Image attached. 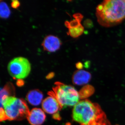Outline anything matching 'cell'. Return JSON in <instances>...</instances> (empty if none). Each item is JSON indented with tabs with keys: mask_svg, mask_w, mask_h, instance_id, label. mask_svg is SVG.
Listing matches in <instances>:
<instances>
[{
	"mask_svg": "<svg viewBox=\"0 0 125 125\" xmlns=\"http://www.w3.org/2000/svg\"><path fill=\"white\" fill-rule=\"evenodd\" d=\"M98 22L105 27L119 24L125 20V0H105L97 6Z\"/></svg>",
	"mask_w": 125,
	"mask_h": 125,
	"instance_id": "1",
	"label": "cell"
},
{
	"mask_svg": "<svg viewBox=\"0 0 125 125\" xmlns=\"http://www.w3.org/2000/svg\"><path fill=\"white\" fill-rule=\"evenodd\" d=\"M72 117L80 125H98L107 120L100 106L87 99L79 101L74 106Z\"/></svg>",
	"mask_w": 125,
	"mask_h": 125,
	"instance_id": "2",
	"label": "cell"
},
{
	"mask_svg": "<svg viewBox=\"0 0 125 125\" xmlns=\"http://www.w3.org/2000/svg\"><path fill=\"white\" fill-rule=\"evenodd\" d=\"M1 101L3 120H21L27 118L30 111L24 100L9 96Z\"/></svg>",
	"mask_w": 125,
	"mask_h": 125,
	"instance_id": "3",
	"label": "cell"
},
{
	"mask_svg": "<svg viewBox=\"0 0 125 125\" xmlns=\"http://www.w3.org/2000/svg\"><path fill=\"white\" fill-rule=\"evenodd\" d=\"M55 85L53 92H50L49 95L56 99L62 108L75 106L79 102V93L74 87L59 82Z\"/></svg>",
	"mask_w": 125,
	"mask_h": 125,
	"instance_id": "4",
	"label": "cell"
},
{
	"mask_svg": "<svg viewBox=\"0 0 125 125\" xmlns=\"http://www.w3.org/2000/svg\"><path fill=\"white\" fill-rule=\"evenodd\" d=\"M7 69L9 74L14 79L22 80L29 75L31 70V65L27 58L18 57L9 62Z\"/></svg>",
	"mask_w": 125,
	"mask_h": 125,
	"instance_id": "5",
	"label": "cell"
},
{
	"mask_svg": "<svg viewBox=\"0 0 125 125\" xmlns=\"http://www.w3.org/2000/svg\"><path fill=\"white\" fill-rule=\"evenodd\" d=\"M74 19L70 21H66L65 25L68 28L67 33L73 38H76L83 33V26L81 23L83 16L81 14H75L73 15Z\"/></svg>",
	"mask_w": 125,
	"mask_h": 125,
	"instance_id": "6",
	"label": "cell"
},
{
	"mask_svg": "<svg viewBox=\"0 0 125 125\" xmlns=\"http://www.w3.org/2000/svg\"><path fill=\"white\" fill-rule=\"evenodd\" d=\"M62 42L58 37L54 35H49L46 36L42 43L43 49L49 52H54L60 48Z\"/></svg>",
	"mask_w": 125,
	"mask_h": 125,
	"instance_id": "7",
	"label": "cell"
},
{
	"mask_svg": "<svg viewBox=\"0 0 125 125\" xmlns=\"http://www.w3.org/2000/svg\"><path fill=\"white\" fill-rule=\"evenodd\" d=\"M42 106L44 111L51 114H56L62 108L56 99L51 95L43 101Z\"/></svg>",
	"mask_w": 125,
	"mask_h": 125,
	"instance_id": "8",
	"label": "cell"
},
{
	"mask_svg": "<svg viewBox=\"0 0 125 125\" xmlns=\"http://www.w3.org/2000/svg\"><path fill=\"white\" fill-rule=\"evenodd\" d=\"M46 116L42 109L34 108L30 112L27 118L31 125H41L45 122Z\"/></svg>",
	"mask_w": 125,
	"mask_h": 125,
	"instance_id": "9",
	"label": "cell"
},
{
	"mask_svg": "<svg viewBox=\"0 0 125 125\" xmlns=\"http://www.w3.org/2000/svg\"><path fill=\"white\" fill-rule=\"evenodd\" d=\"M92 78L91 74L84 70H78L74 72L72 76V82L75 85H81L86 84Z\"/></svg>",
	"mask_w": 125,
	"mask_h": 125,
	"instance_id": "10",
	"label": "cell"
},
{
	"mask_svg": "<svg viewBox=\"0 0 125 125\" xmlns=\"http://www.w3.org/2000/svg\"><path fill=\"white\" fill-rule=\"evenodd\" d=\"M26 98L28 102L31 105L38 106L42 103L43 95L42 93L39 90H33L28 93Z\"/></svg>",
	"mask_w": 125,
	"mask_h": 125,
	"instance_id": "11",
	"label": "cell"
},
{
	"mask_svg": "<svg viewBox=\"0 0 125 125\" xmlns=\"http://www.w3.org/2000/svg\"><path fill=\"white\" fill-rule=\"evenodd\" d=\"M10 10L7 4L1 1L0 4V15L1 18L6 19L9 18L10 14Z\"/></svg>",
	"mask_w": 125,
	"mask_h": 125,
	"instance_id": "12",
	"label": "cell"
},
{
	"mask_svg": "<svg viewBox=\"0 0 125 125\" xmlns=\"http://www.w3.org/2000/svg\"><path fill=\"white\" fill-rule=\"evenodd\" d=\"M20 5V2L18 0H12L11 3V7L14 9H17Z\"/></svg>",
	"mask_w": 125,
	"mask_h": 125,
	"instance_id": "13",
	"label": "cell"
},
{
	"mask_svg": "<svg viewBox=\"0 0 125 125\" xmlns=\"http://www.w3.org/2000/svg\"><path fill=\"white\" fill-rule=\"evenodd\" d=\"M76 67L78 70H81V69L83 68V65L81 62H78L76 63Z\"/></svg>",
	"mask_w": 125,
	"mask_h": 125,
	"instance_id": "14",
	"label": "cell"
},
{
	"mask_svg": "<svg viewBox=\"0 0 125 125\" xmlns=\"http://www.w3.org/2000/svg\"><path fill=\"white\" fill-rule=\"evenodd\" d=\"M54 75V73H53V72H51V73H49L47 75V79H51V78L53 77Z\"/></svg>",
	"mask_w": 125,
	"mask_h": 125,
	"instance_id": "15",
	"label": "cell"
},
{
	"mask_svg": "<svg viewBox=\"0 0 125 125\" xmlns=\"http://www.w3.org/2000/svg\"><path fill=\"white\" fill-rule=\"evenodd\" d=\"M98 125H111L107 120V121H105L104 122H103Z\"/></svg>",
	"mask_w": 125,
	"mask_h": 125,
	"instance_id": "16",
	"label": "cell"
}]
</instances>
